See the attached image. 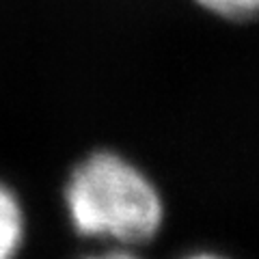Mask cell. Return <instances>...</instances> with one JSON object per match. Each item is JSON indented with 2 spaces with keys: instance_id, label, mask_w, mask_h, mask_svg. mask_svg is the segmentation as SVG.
I'll use <instances>...</instances> for the list:
<instances>
[{
  "instance_id": "obj_3",
  "label": "cell",
  "mask_w": 259,
  "mask_h": 259,
  "mask_svg": "<svg viewBox=\"0 0 259 259\" xmlns=\"http://www.w3.org/2000/svg\"><path fill=\"white\" fill-rule=\"evenodd\" d=\"M194 3L223 20L246 22L259 18V0H194Z\"/></svg>"
},
{
  "instance_id": "obj_2",
  "label": "cell",
  "mask_w": 259,
  "mask_h": 259,
  "mask_svg": "<svg viewBox=\"0 0 259 259\" xmlns=\"http://www.w3.org/2000/svg\"><path fill=\"white\" fill-rule=\"evenodd\" d=\"M24 212L11 188L0 184V259H9L24 242Z\"/></svg>"
},
{
  "instance_id": "obj_1",
  "label": "cell",
  "mask_w": 259,
  "mask_h": 259,
  "mask_svg": "<svg viewBox=\"0 0 259 259\" xmlns=\"http://www.w3.org/2000/svg\"><path fill=\"white\" fill-rule=\"evenodd\" d=\"M65 207L78 236L121 248L147 244L164 221L158 188L112 151H95L71 171Z\"/></svg>"
}]
</instances>
